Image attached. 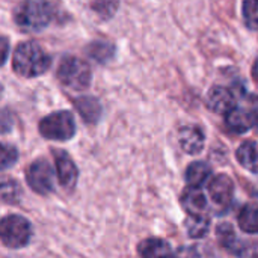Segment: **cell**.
<instances>
[{
	"label": "cell",
	"mask_w": 258,
	"mask_h": 258,
	"mask_svg": "<svg viewBox=\"0 0 258 258\" xmlns=\"http://www.w3.org/2000/svg\"><path fill=\"white\" fill-rule=\"evenodd\" d=\"M50 67V57L44 48L32 41L21 42L12 53V68L15 74L24 79L42 76Z\"/></svg>",
	"instance_id": "6da1fadb"
},
{
	"label": "cell",
	"mask_w": 258,
	"mask_h": 258,
	"mask_svg": "<svg viewBox=\"0 0 258 258\" xmlns=\"http://www.w3.org/2000/svg\"><path fill=\"white\" fill-rule=\"evenodd\" d=\"M53 17V6L45 0H24L14 11V21L24 32H41Z\"/></svg>",
	"instance_id": "7a4b0ae2"
},
{
	"label": "cell",
	"mask_w": 258,
	"mask_h": 258,
	"mask_svg": "<svg viewBox=\"0 0 258 258\" xmlns=\"http://www.w3.org/2000/svg\"><path fill=\"white\" fill-rule=\"evenodd\" d=\"M59 82L71 91H83L91 85L92 71L89 65L76 56H67L62 59L57 70Z\"/></svg>",
	"instance_id": "3957f363"
},
{
	"label": "cell",
	"mask_w": 258,
	"mask_h": 258,
	"mask_svg": "<svg viewBox=\"0 0 258 258\" xmlns=\"http://www.w3.org/2000/svg\"><path fill=\"white\" fill-rule=\"evenodd\" d=\"M39 133L50 141H70L76 135V121L73 113L68 110H59L42 118L39 122Z\"/></svg>",
	"instance_id": "277c9868"
},
{
	"label": "cell",
	"mask_w": 258,
	"mask_h": 258,
	"mask_svg": "<svg viewBox=\"0 0 258 258\" xmlns=\"http://www.w3.org/2000/svg\"><path fill=\"white\" fill-rule=\"evenodd\" d=\"M0 239L6 248H11V249L24 248L32 239V225L23 216L9 215L3 218L2 221Z\"/></svg>",
	"instance_id": "5b68a950"
},
{
	"label": "cell",
	"mask_w": 258,
	"mask_h": 258,
	"mask_svg": "<svg viewBox=\"0 0 258 258\" xmlns=\"http://www.w3.org/2000/svg\"><path fill=\"white\" fill-rule=\"evenodd\" d=\"M56 174L53 166L44 160V159H38L35 162H32V165L27 169V184L29 187L39 194V195H48L54 190L56 186Z\"/></svg>",
	"instance_id": "8992f818"
},
{
	"label": "cell",
	"mask_w": 258,
	"mask_h": 258,
	"mask_svg": "<svg viewBox=\"0 0 258 258\" xmlns=\"http://www.w3.org/2000/svg\"><path fill=\"white\" fill-rule=\"evenodd\" d=\"M54 163H56V172L60 186L67 190L74 189L79 180V169L74 160L70 157V154L60 150L54 151Z\"/></svg>",
	"instance_id": "52a82bcc"
},
{
	"label": "cell",
	"mask_w": 258,
	"mask_h": 258,
	"mask_svg": "<svg viewBox=\"0 0 258 258\" xmlns=\"http://www.w3.org/2000/svg\"><path fill=\"white\" fill-rule=\"evenodd\" d=\"M209 197L218 206H228L234 197L233 180L225 174H219L213 177L209 183Z\"/></svg>",
	"instance_id": "ba28073f"
},
{
	"label": "cell",
	"mask_w": 258,
	"mask_h": 258,
	"mask_svg": "<svg viewBox=\"0 0 258 258\" xmlns=\"http://www.w3.org/2000/svg\"><path fill=\"white\" fill-rule=\"evenodd\" d=\"M207 106L215 113L227 115L231 109L236 107V98L228 88L213 86L207 94Z\"/></svg>",
	"instance_id": "9c48e42d"
},
{
	"label": "cell",
	"mask_w": 258,
	"mask_h": 258,
	"mask_svg": "<svg viewBox=\"0 0 258 258\" xmlns=\"http://www.w3.org/2000/svg\"><path fill=\"white\" fill-rule=\"evenodd\" d=\"M204 133L198 127H183L178 132V144L186 154H200L204 148Z\"/></svg>",
	"instance_id": "30bf717a"
},
{
	"label": "cell",
	"mask_w": 258,
	"mask_h": 258,
	"mask_svg": "<svg viewBox=\"0 0 258 258\" xmlns=\"http://www.w3.org/2000/svg\"><path fill=\"white\" fill-rule=\"evenodd\" d=\"M225 125L230 132H233L236 135H243V133L249 132L252 128V125H255V122H254L252 113L236 106L225 115Z\"/></svg>",
	"instance_id": "8fae6325"
},
{
	"label": "cell",
	"mask_w": 258,
	"mask_h": 258,
	"mask_svg": "<svg viewBox=\"0 0 258 258\" xmlns=\"http://www.w3.org/2000/svg\"><path fill=\"white\" fill-rule=\"evenodd\" d=\"M181 206L189 215H204L207 210V198L201 187L189 186L181 195Z\"/></svg>",
	"instance_id": "7c38bea8"
},
{
	"label": "cell",
	"mask_w": 258,
	"mask_h": 258,
	"mask_svg": "<svg viewBox=\"0 0 258 258\" xmlns=\"http://www.w3.org/2000/svg\"><path fill=\"white\" fill-rule=\"evenodd\" d=\"M74 106L77 109V112L80 113L82 119L88 124H95L100 118H101V104L95 97H79L74 100Z\"/></svg>",
	"instance_id": "4fadbf2b"
},
{
	"label": "cell",
	"mask_w": 258,
	"mask_h": 258,
	"mask_svg": "<svg viewBox=\"0 0 258 258\" xmlns=\"http://www.w3.org/2000/svg\"><path fill=\"white\" fill-rule=\"evenodd\" d=\"M138 254L141 257L151 258V257H162V255H171L172 254V248L168 242H165L163 239H157V237H150L145 239L139 243L138 246Z\"/></svg>",
	"instance_id": "5bb4252c"
},
{
	"label": "cell",
	"mask_w": 258,
	"mask_h": 258,
	"mask_svg": "<svg viewBox=\"0 0 258 258\" xmlns=\"http://www.w3.org/2000/svg\"><path fill=\"white\" fill-rule=\"evenodd\" d=\"M212 177V168L203 162V160H198V162H194L187 166L186 169V183L189 186H195V187H201L203 184H206Z\"/></svg>",
	"instance_id": "9a60e30c"
},
{
	"label": "cell",
	"mask_w": 258,
	"mask_h": 258,
	"mask_svg": "<svg viewBox=\"0 0 258 258\" xmlns=\"http://www.w3.org/2000/svg\"><path fill=\"white\" fill-rule=\"evenodd\" d=\"M237 162L248 171L258 172V145L252 141L243 142L236 151Z\"/></svg>",
	"instance_id": "2e32d148"
},
{
	"label": "cell",
	"mask_w": 258,
	"mask_h": 258,
	"mask_svg": "<svg viewBox=\"0 0 258 258\" xmlns=\"http://www.w3.org/2000/svg\"><path fill=\"white\" fill-rule=\"evenodd\" d=\"M237 222L243 233L258 234V204L255 203L245 204L239 212Z\"/></svg>",
	"instance_id": "e0dca14e"
},
{
	"label": "cell",
	"mask_w": 258,
	"mask_h": 258,
	"mask_svg": "<svg viewBox=\"0 0 258 258\" xmlns=\"http://www.w3.org/2000/svg\"><path fill=\"white\" fill-rule=\"evenodd\" d=\"M186 231L192 239H203L210 230V219L204 215H189L186 219Z\"/></svg>",
	"instance_id": "ac0fdd59"
},
{
	"label": "cell",
	"mask_w": 258,
	"mask_h": 258,
	"mask_svg": "<svg viewBox=\"0 0 258 258\" xmlns=\"http://www.w3.org/2000/svg\"><path fill=\"white\" fill-rule=\"evenodd\" d=\"M88 54L98 63H107L115 56V45L109 41H94L88 45Z\"/></svg>",
	"instance_id": "d6986e66"
},
{
	"label": "cell",
	"mask_w": 258,
	"mask_h": 258,
	"mask_svg": "<svg viewBox=\"0 0 258 258\" xmlns=\"http://www.w3.org/2000/svg\"><path fill=\"white\" fill-rule=\"evenodd\" d=\"M89 8L101 20H109L116 14L119 0H89Z\"/></svg>",
	"instance_id": "ffe728a7"
},
{
	"label": "cell",
	"mask_w": 258,
	"mask_h": 258,
	"mask_svg": "<svg viewBox=\"0 0 258 258\" xmlns=\"http://www.w3.org/2000/svg\"><path fill=\"white\" fill-rule=\"evenodd\" d=\"M21 198V186L12 178L2 180V201L6 204H17Z\"/></svg>",
	"instance_id": "44dd1931"
},
{
	"label": "cell",
	"mask_w": 258,
	"mask_h": 258,
	"mask_svg": "<svg viewBox=\"0 0 258 258\" xmlns=\"http://www.w3.org/2000/svg\"><path fill=\"white\" fill-rule=\"evenodd\" d=\"M242 12L246 26L251 29H258V0H243Z\"/></svg>",
	"instance_id": "7402d4cb"
},
{
	"label": "cell",
	"mask_w": 258,
	"mask_h": 258,
	"mask_svg": "<svg viewBox=\"0 0 258 258\" xmlns=\"http://www.w3.org/2000/svg\"><path fill=\"white\" fill-rule=\"evenodd\" d=\"M18 160V151L14 145L9 144H3L2 147V169L6 171L11 166L15 165V162Z\"/></svg>",
	"instance_id": "603a6c76"
},
{
	"label": "cell",
	"mask_w": 258,
	"mask_h": 258,
	"mask_svg": "<svg viewBox=\"0 0 258 258\" xmlns=\"http://www.w3.org/2000/svg\"><path fill=\"white\" fill-rule=\"evenodd\" d=\"M218 236L221 239V243L225 246V248H234V243H236V236H234V231L230 225H222L218 228Z\"/></svg>",
	"instance_id": "cb8c5ba5"
},
{
	"label": "cell",
	"mask_w": 258,
	"mask_h": 258,
	"mask_svg": "<svg viewBox=\"0 0 258 258\" xmlns=\"http://www.w3.org/2000/svg\"><path fill=\"white\" fill-rule=\"evenodd\" d=\"M2 51H3V63L6 62V59H8V39L6 38H3L2 39Z\"/></svg>",
	"instance_id": "d4e9b609"
},
{
	"label": "cell",
	"mask_w": 258,
	"mask_h": 258,
	"mask_svg": "<svg viewBox=\"0 0 258 258\" xmlns=\"http://www.w3.org/2000/svg\"><path fill=\"white\" fill-rule=\"evenodd\" d=\"M252 74H254V77L258 80V59L255 60V63H254V67H252Z\"/></svg>",
	"instance_id": "484cf974"
},
{
	"label": "cell",
	"mask_w": 258,
	"mask_h": 258,
	"mask_svg": "<svg viewBox=\"0 0 258 258\" xmlns=\"http://www.w3.org/2000/svg\"><path fill=\"white\" fill-rule=\"evenodd\" d=\"M252 116H254V122H255V125L258 127V106L252 110Z\"/></svg>",
	"instance_id": "4316f807"
}]
</instances>
